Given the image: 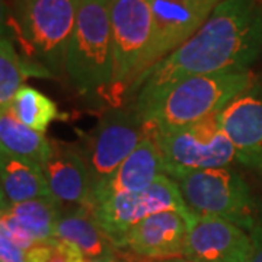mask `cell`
<instances>
[{
  "label": "cell",
  "mask_w": 262,
  "mask_h": 262,
  "mask_svg": "<svg viewBox=\"0 0 262 262\" xmlns=\"http://www.w3.org/2000/svg\"><path fill=\"white\" fill-rule=\"evenodd\" d=\"M262 53V0H223L207 22L131 86L143 108L170 84L196 75L248 72Z\"/></svg>",
  "instance_id": "obj_1"
},
{
  "label": "cell",
  "mask_w": 262,
  "mask_h": 262,
  "mask_svg": "<svg viewBox=\"0 0 262 262\" xmlns=\"http://www.w3.org/2000/svg\"><path fill=\"white\" fill-rule=\"evenodd\" d=\"M258 82L251 70L185 77L136 110L147 131H168L220 113L237 95Z\"/></svg>",
  "instance_id": "obj_2"
},
{
  "label": "cell",
  "mask_w": 262,
  "mask_h": 262,
  "mask_svg": "<svg viewBox=\"0 0 262 262\" xmlns=\"http://www.w3.org/2000/svg\"><path fill=\"white\" fill-rule=\"evenodd\" d=\"M111 0H82L66 53L64 73L84 98L110 99L114 79Z\"/></svg>",
  "instance_id": "obj_3"
},
{
  "label": "cell",
  "mask_w": 262,
  "mask_h": 262,
  "mask_svg": "<svg viewBox=\"0 0 262 262\" xmlns=\"http://www.w3.org/2000/svg\"><path fill=\"white\" fill-rule=\"evenodd\" d=\"M82 0H15L12 37L37 64L63 73Z\"/></svg>",
  "instance_id": "obj_4"
},
{
  "label": "cell",
  "mask_w": 262,
  "mask_h": 262,
  "mask_svg": "<svg viewBox=\"0 0 262 262\" xmlns=\"http://www.w3.org/2000/svg\"><path fill=\"white\" fill-rule=\"evenodd\" d=\"M159 147L165 172L173 181L198 170L227 168L234 159L233 146L219 124V113L201 121L168 131H150Z\"/></svg>",
  "instance_id": "obj_5"
},
{
  "label": "cell",
  "mask_w": 262,
  "mask_h": 262,
  "mask_svg": "<svg viewBox=\"0 0 262 262\" xmlns=\"http://www.w3.org/2000/svg\"><path fill=\"white\" fill-rule=\"evenodd\" d=\"M185 204L195 214L217 215L248 233L256 223V201L239 173L229 168L198 170L175 181Z\"/></svg>",
  "instance_id": "obj_6"
},
{
  "label": "cell",
  "mask_w": 262,
  "mask_h": 262,
  "mask_svg": "<svg viewBox=\"0 0 262 262\" xmlns=\"http://www.w3.org/2000/svg\"><path fill=\"white\" fill-rule=\"evenodd\" d=\"M153 0H111L110 19L113 35L114 79L110 101L120 106L127 98L134 73L151 35Z\"/></svg>",
  "instance_id": "obj_7"
},
{
  "label": "cell",
  "mask_w": 262,
  "mask_h": 262,
  "mask_svg": "<svg viewBox=\"0 0 262 262\" xmlns=\"http://www.w3.org/2000/svg\"><path fill=\"white\" fill-rule=\"evenodd\" d=\"M91 210L115 249H118L125 233L149 215L177 210L191 219L195 217L185 204L178 184L168 175L160 177L141 191L111 196Z\"/></svg>",
  "instance_id": "obj_8"
},
{
  "label": "cell",
  "mask_w": 262,
  "mask_h": 262,
  "mask_svg": "<svg viewBox=\"0 0 262 262\" xmlns=\"http://www.w3.org/2000/svg\"><path fill=\"white\" fill-rule=\"evenodd\" d=\"M146 137H149L147 127L133 105L115 106L103 115L83 155L91 173V194L108 181Z\"/></svg>",
  "instance_id": "obj_9"
},
{
  "label": "cell",
  "mask_w": 262,
  "mask_h": 262,
  "mask_svg": "<svg viewBox=\"0 0 262 262\" xmlns=\"http://www.w3.org/2000/svg\"><path fill=\"white\" fill-rule=\"evenodd\" d=\"M222 2L223 0H153L151 35L136 69L133 84L153 66L187 42L206 24Z\"/></svg>",
  "instance_id": "obj_10"
},
{
  "label": "cell",
  "mask_w": 262,
  "mask_h": 262,
  "mask_svg": "<svg viewBox=\"0 0 262 262\" xmlns=\"http://www.w3.org/2000/svg\"><path fill=\"white\" fill-rule=\"evenodd\" d=\"M251 234L217 215L195 214L189 223L184 258L196 262H249Z\"/></svg>",
  "instance_id": "obj_11"
},
{
  "label": "cell",
  "mask_w": 262,
  "mask_h": 262,
  "mask_svg": "<svg viewBox=\"0 0 262 262\" xmlns=\"http://www.w3.org/2000/svg\"><path fill=\"white\" fill-rule=\"evenodd\" d=\"M219 124L245 168L262 175V84H252L219 113Z\"/></svg>",
  "instance_id": "obj_12"
},
{
  "label": "cell",
  "mask_w": 262,
  "mask_h": 262,
  "mask_svg": "<svg viewBox=\"0 0 262 262\" xmlns=\"http://www.w3.org/2000/svg\"><path fill=\"white\" fill-rule=\"evenodd\" d=\"M191 222V217L177 210L151 214L125 233L118 249L146 259L182 258Z\"/></svg>",
  "instance_id": "obj_13"
},
{
  "label": "cell",
  "mask_w": 262,
  "mask_h": 262,
  "mask_svg": "<svg viewBox=\"0 0 262 262\" xmlns=\"http://www.w3.org/2000/svg\"><path fill=\"white\" fill-rule=\"evenodd\" d=\"M163 175L166 172L159 147L151 137H146L108 181L91 194L86 207L94 208L114 195L141 191Z\"/></svg>",
  "instance_id": "obj_14"
},
{
  "label": "cell",
  "mask_w": 262,
  "mask_h": 262,
  "mask_svg": "<svg viewBox=\"0 0 262 262\" xmlns=\"http://www.w3.org/2000/svg\"><path fill=\"white\" fill-rule=\"evenodd\" d=\"M51 196L58 203L86 206L91 196V173L83 155L54 143L53 155L42 165Z\"/></svg>",
  "instance_id": "obj_15"
},
{
  "label": "cell",
  "mask_w": 262,
  "mask_h": 262,
  "mask_svg": "<svg viewBox=\"0 0 262 262\" xmlns=\"http://www.w3.org/2000/svg\"><path fill=\"white\" fill-rule=\"evenodd\" d=\"M54 237L75 245L88 259L114 256V245L95 220L94 211L86 206L61 214L54 229Z\"/></svg>",
  "instance_id": "obj_16"
},
{
  "label": "cell",
  "mask_w": 262,
  "mask_h": 262,
  "mask_svg": "<svg viewBox=\"0 0 262 262\" xmlns=\"http://www.w3.org/2000/svg\"><path fill=\"white\" fill-rule=\"evenodd\" d=\"M0 182L10 204L51 196L42 168L0 149Z\"/></svg>",
  "instance_id": "obj_17"
},
{
  "label": "cell",
  "mask_w": 262,
  "mask_h": 262,
  "mask_svg": "<svg viewBox=\"0 0 262 262\" xmlns=\"http://www.w3.org/2000/svg\"><path fill=\"white\" fill-rule=\"evenodd\" d=\"M0 149L24 159L32 160L41 168L53 155L54 143L42 133L32 130L19 121L8 108L0 110Z\"/></svg>",
  "instance_id": "obj_18"
},
{
  "label": "cell",
  "mask_w": 262,
  "mask_h": 262,
  "mask_svg": "<svg viewBox=\"0 0 262 262\" xmlns=\"http://www.w3.org/2000/svg\"><path fill=\"white\" fill-rule=\"evenodd\" d=\"M8 210L37 242L54 237V229L61 217L60 203L53 196L10 204Z\"/></svg>",
  "instance_id": "obj_19"
},
{
  "label": "cell",
  "mask_w": 262,
  "mask_h": 262,
  "mask_svg": "<svg viewBox=\"0 0 262 262\" xmlns=\"http://www.w3.org/2000/svg\"><path fill=\"white\" fill-rule=\"evenodd\" d=\"M10 110L22 124L42 134L47 131L50 124L58 118L56 102L28 84H24L15 95Z\"/></svg>",
  "instance_id": "obj_20"
},
{
  "label": "cell",
  "mask_w": 262,
  "mask_h": 262,
  "mask_svg": "<svg viewBox=\"0 0 262 262\" xmlns=\"http://www.w3.org/2000/svg\"><path fill=\"white\" fill-rule=\"evenodd\" d=\"M28 67L24 64L12 38L0 37V110L8 108L24 86Z\"/></svg>",
  "instance_id": "obj_21"
},
{
  "label": "cell",
  "mask_w": 262,
  "mask_h": 262,
  "mask_svg": "<svg viewBox=\"0 0 262 262\" xmlns=\"http://www.w3.org/2000/svg\"><path fill=\"white\" fill-rule=\"evenodd\" d=\"M28 262H88L89 259L75 245L51 237L37 242L27 251Z\"/></svg>",
  "instance_id": "obj_22"
},
{
  "label": "cell",
  "mask_w": 262,
  "mask_h": 262,
  "mask_svg": "<svg viewBox=\"0 0 262 262\" xmlns=\"http://www.w3.org/2000/svg\"><path fill=\"white\" fill-rule=\"evenodd\" d=\"M0 262H28L27 251L20 249L5 234L0 233Z\"/></svg>",
  "instance_id": "obj_23"
},
{
  "label": "cell",
  "mask_w": 262,
  "mask_h": 262,
  "mask_svg": "<svg viewBox=\"0 0 262 262\" xmlns=\"http://www.w3.org/2000/svg\"><path fill=\"white\" fill-rule=\"evenodd\" d=\"M249 234H251L253 245L252 256L249 262H262V225L255 226Z\"/></svg>",
  "instance_id": "obj_24"
},
{
  "label": "cell",
  "mask_w": 262,
  "mask_h": 262,
  "mask_svg": "<svg viewBox=\"0 0 262 262\" xmlns=\"http://www.w3.org/2000/svg\"><path fill=\"white\" fill-rule=\"evenodd\" d=\"M12 34V15L5 0H0V37H9Z\"/></svg>",
  "instance_id": "obj_25"
},
{
  "label": "cell",
  "mask_w": 262,
  "mask_h": 262,
  "mask_svg": "<svg viewBox=\"0 0 262 262\" xmlns=\"http://www.w3.org/2000/svg\"><path fill=\"white\" fill-rule=\"evenodd\" d=\"M9 206H10V203L8 201L6 194H5V189H3V185H2V182H0V211H3V210L9 208Z\"/></svg>",
  "instance_id": "obj_26"
},
{
  "label": "cell",
  "mask_w": 262,
  "mask_h": 262,
  "mask_svg": "<svg viewBox=\"0 0 262 262\" xmlns=\"http://www.w3.org/2000/svg\"><path fill=\"white\" fill-rule=\"evenodd\" d=\"M88 262H120L117 258H115V255L114 256H105V258H98V259H89Z\"/></svg>",
  "instance_id": "obj_27"
},
{
  "label": "cell",
  "mask_w": 262,
  "mask_h": 262,
  "mask_svg": "<svg viewBox=\"0 0 262 262\" xmlns=\"http://www.w3.org/2000/svg\"><path fill=\"white\" fill-rule=\"evenodd\" d=\"M159 262H196V261H191V259H187V258H173V259H165V261H159Z\"/></svg>",
  "instance_id": "obj_28"
}]
</instances>
